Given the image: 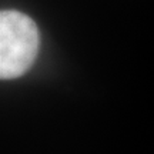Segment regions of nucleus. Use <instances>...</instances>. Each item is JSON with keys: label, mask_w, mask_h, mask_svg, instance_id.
Here are the masks:
<instances>
[{"label": "nucleus", "mask_w": 154, "mask_h": 154, "mask_svg": "<svg viewBox=\"0 0 154 154\" xmlns=\"http://www.w3.org/2000/svg\"><path fill=\"white\" fill-rule=\"evenodd\" d=\"M36 23L16 10L0 11V80L16 79L27 72L37 56Z\"/></svg>", "instance_id": "nucleus-1"}]
</instances>
